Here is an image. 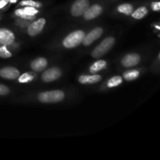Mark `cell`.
Returning a JSON list of instances; mask_svg holds the SVG:
<instances>
[{
  "label": "cell",
  "instance_id": "6da1fadb",
  "mask_svg": "<svg viewBox=\"0 0 160 160\" xmlns=\"http://www.w3.org/2000/svg\"><path fill=\"white\" fill-rule=\"evenodd\" d=\"M64 96L65 95L62 91H50L39 94L38 99L41 102L43 103H55L62 101Z\"/></svg>",
  "mask_w": 160,
  "mask_h": 160
},
{
  "label": "cell",
  "instance_id": "7a4b0ae2",
  "mask_svg": "<svg viewBox=\"0 0 160 160\" xmlns=\"http://www.w3.org/2000/svg\"><path fill=\"white\" fill-rule=\"evenodd\" d=\"M85 34L83 31H75L69 34L63 40V46L67 48H75L83 42Z\"/></svg>",
  "mask_w": 160,
  "mask_h": 160
},
{
  "label": "cell",
  "instance_id": "3957f363",
  "mask_svg": "<svg viewBox=\"0 0 160 160\" xmlns=\"http://www.w3.org/2000/svg\"><path fill=\"white\" fill-rule=\"evenodd\" d=\"M115 43V39L112 37L107 38L104 41L101 42L92 52V57L99 58L104 56L106 53H107L111 49Z\"/></svg>",
  "mask_w": 160,
  "mask_h": 160
},
{
  "label": "cell",
  "instance_id": "277c9868",
  "mask_svg": "<svg viewBox=\"0 0 160 160\" xmlns=\"http://www.w3.org/2000/svg\"><path fill=\"white\" fill-rule=\"evenodd\" d=\"M90 6L88 0H77L71 7V13L74 17H80L83 15Z\"/></svg>",
  "mask_w": 160,
  "mask_h": 160
},
{
  "label": "cell",
  "instance_id": "5b68a950",
  "mask_svg": "<svg viewBox=\"0 0 160 160\" xmlns=\"http://www.w3.org/2000/svg\"><path fill=\"white\" fill-rule=\"evenodd\" d=\"M102 7L100 5L95 4L92 5V6H89L83 15H84L85 20H90L96 18L98 16H99L102 13Z\"/></svg>",
  "mask_w": 160,
  "mask_h": 160
},
{
  "label": "cell",
  "instance_id": "8992f818",
  "mask_svg": "<svg viewBox=\"0 0 160 160\" xmlns=\"http://www.w3.org/2000/svg\"><path fill=\"white\" fill-rule=\"evenodd\" d=\"M15 36L11 31L5 28H0V45H11L14 42Z\"/></svg>",
  "mask_w": 160,
  "mask_h": 160
},
{
  "label": "cell",
  "instance_id": "52a82bcc",
  "mask_svg": "<svg viewBox=\"0 0 160 160\" xmlns=\"http://www.w3.org/2000/svg\"><path fill=\"white\" fill-rule=\"evenodd\" d=\"M0 76L8 80L17 79L20 76V71L17 68L12 67H4L0 70Z\"/></svg>",
  "mask_w": 160,
  "mask_h": 160
},
{
  "label": "cell",
  "instance_id": "ba28073f",
  "mask_svg": "<svg viewBox=\"0 0 160 160\" xmlns=\"http://www.w3.org/2000/svg\"><path fill=\"white\" fill-rule=\"evenodd\" d=\"M61 76V71L57 67H52L45 71L42 74V80L45 82H51Z\"/></svg>",
  "mask_w": 160,
  "mask_h": 160
},
{
  "label": "cell",
  "instance_id": "9c48e42d",
  "mask_svg": "<svg viewBox=\"0 0 160 160\" xmlns=\"http://www.w3.org/2000/svg\"><path fill=\"white\" fill-rule=\"evenodd\" d=\"M102 32L103 31L101 28H95L94 30H92V31H91V32H89L87 35L84 36V38L82 42L84 45H85V46L90 45L92 42H94L96 39L100 38V36L102 34Z\"/></svg>",
  "mask_w": 160,
  "mask_h": 160
},
{
  "label": "cell",
  "instance_id": "30bf717a",
  "mask_svg": "<svg viewBox=\"0 0 160 160\" xmlns=\"http://www.w3.org/2000/svg\"><path fill=\"white\" fill-rule=\"evenodd\" d=\"M45 24V19H39V20H36L35 22L31 23L29 27H28V33L29 34V35L31 36H35L38 34L42 31V30L43 29L44 26Z\"/></svg>",
  "mask_w": 160,
  "mask_h": 160
},
{
  "label": "cell",
  "instance_id": "8fae6325",
  "mask_svg": "<svg viewBox=\"0 0 160 160\" xmlns=\"http://www.w3.org/2000/svg\"><path fill=\"white\" fill-rule=\"evenodd\" d=\"M140 56L135 53H132V54H128L123 57L122 59V64L125 67H131L136 66L137 64L139 63L140 62Z\"/></svg>",
  "mask_w": 160,
  "mask_h": 160
},
{
  "label": "cell",
  "instance_id": "7c38bea8",
  "mask_svg": "<svg viewBox=\"0 0 160 160\" xmlns=\"http://www.w3.org/2000/svg\"><path fill=\"white\" fill-rule=\"evenodd\" d=\"M47 63L48 62L45 58H38L32 61L31 63V67L34 71L40 72L47 67Z\"/></svg>",
  "mask_w": 160,
  "mask_h": 160
},
{
  "label": "cell",
  "instance_id": "4fadbf2b",
  "mask_svg": "<svg viewBox=\"0 0 160 160\" xmlns=\"http://www.w3.org/2000/svg\"><path fill=\"white\" fill-rule=\"evenodd\" d=\"M102 77L99 75H82L79 78V82L81 84H95L101 81Z\"/></svg>",
  "mask_w": 160,
  "mask_h": 160
},
{
  "label": "cell",
  "instance_id": "5bb4252c",
  "mask_svg": "<svg viewBox=\"0 0 160 160\" xmlns=\"http://www.w3.org/2000/svg\"><path fill=\"white\" fill-rule=\"evenodd\" d=\"M106 66V62L105 60H98L96 61L95 62H94L92 65V67H90V72L92 73H95L97 72L100 71L101 70H102L103 68H105Z\"/></svg>",
  "mask_w": 160,
  "mask_h": 160
},
{
  "label": "cell",
  "instance_id": "9a60e30c",
  "mask_svg": "<svg viewBox=\"0 0 160 160\" xmlns=\"http://www.w3.org/2000/svg\"><path fill=\"white\" fill-rule=\"evenodd\" d=\"M148 13V9L145 6H142V7L138 8V9H136L135 11H133L132 17L135 19H142L144 17L146 16V14Z\"/></svg>",
  "mask_w": 160,
  "mask_h": 160
},
{
  "label": "cell",
  "instance_id": "2e32d148",
  "mask_svg": "<svg viewBox=\"0 0 160 160\" xmlns=\"http://www.w3.org/2000/svg\"><path fill=\"white\" fill-rule=\"evenodd\" d=\"M117 10L120 12H122V13L126 14V15H131L133 11H134V8L131 4L125 3V4H122L119 6L118 8H117Z\"/></svg>",
  "mask_w": 160,
  "mask_h": 160
},
{
  "label": "cell",
  "instance_id": "e0dca14e",
  "mask_svg": "<svg viewBox=\"0 0 160 160\" xmlns=\"http://www.w3.org/2000/svg\"><path fill=\"white\" fill-rule=\"evenodd\" d=\"M139 76L138 70H130L123 73V78L127 81H133L135 80Z\"/></svg>",
  "mask_w": 160,
  "mask_h": 160
},
{
  "label": "cell",
  "instance_id": "ac0fdd59",
  "mask_svg": "<svg viewBox=\"0 0 160 160\" xmlns=\"http://www.w3.org/2000/svg\"><path fill=\"white\" fill-rule=\"evenodd\" d=\"M123 81V79H122L121 77L120 76H116L112 78L111 79L109 80L108 81V87L109 88H113V87H117V86L120 85V84Z\"/></svg>",
  "mask_w": 160,
  "mask_h": 160
},
{
  "label": "cell",
  "instance_id": "d6986e66",
  "mask_svg": "<svg viewBox=\"0 0 160 160\" xmlns=\"http://www.w3.org/2000/svg\"><path fill=\"white\" fill-rule=\"evenodd\" d=\"M20 6H33V7L39 8L42 6V3L34 1V0H23L20 2Z\"/></svg>",
  "mask_w": 160,
  "mask_h": 160
},
{
  "label": "cell",
  "instance_id": "ffe728a7",
  "mask_svg": "<svg viewBox=\"0 0 160 160\" xmlns=\"http://www.w3.org/2000/svg\"><path fill=\"white\" fill-rule=\"evenodd\" d=\"M34 78L32 74H31L30 73H25L23 74H22L21 76L19 77V82L20 83H27L31 81Z\"/></svg>",
  "mask_w": 160,
  "mask_h": 160
},
{
  "label": "cell",
  "instance_id": "44dd1931",
  "mask_svg": "<svg viewBox=\"0 0 160 160\" xmlns=\"http://www.w3.org/2000/svg\"><path fill=\"white\" fill-rule=\"evenodd\" d=\"M11 56H12V54L8 51L6 45H3V46L0 47V57L6 59V58L11 57Z\"/></svg>",
  "mask_w": 160,
  "mask_h": 160
},
{
  "label": "cell",
  "instance_id": "7402d4cb",
  "mask_svg": "<svg viewBox=\"0 0 160 160\" xmlns=\"http://www.w3.org/2000/svg\"><path fill=\"white\" fill-rule=\"evenodd\" d=\"M23 10L25 13L29 16H34L38 12V10L36 9L35 7H33V6H26Z\"/></svg>",
  "mask_w": 160,
  "mask_h": 160
},
{
  "label": "cell",
  "instance_id": "603a6c76",
  "mask_svg": "<svg viewBox=\"0 0 160 160\" xmlns=\"http://www.w3.org/2000/svg\"><path fill=\"white\" fill-rule=\"evenodd\" d=\"M15 13H16V15H17V16H18V17H21V18H23V19L31 20V19L34 18V16H29V15H28V14L25 13V12H23V9H17V10H16Z\"/></svg>",
  "mask_w": 160,
  "mask_h": 160
},
{
  "label": "cell",
  "instance_id": "cb8c5ba5",
  "mask_svg": "<svg viewBox=\"0 0 160 160\" xmlns=\"http://www.w3.org/2000/svg\"><path fill=\"white\" fill-rule=\"evenodd\" d=\"M9 90L6 86L0 84V95H6L9 94Z\"/></svg>",
  "mask_w": 160,
  "mask_h": 160
},
{
  "label": "cell",
  "instance_id": "d4e9b609",
  "mask_svg": "<svg viewBox=\"0 0 160 160\" xmlns=\"http://www.w3.org/2000/svg\"><path fill=\"white\" fill-rule=\"evenodd\" d=\"M152 9L154 11H159L160 9L159 2H154L152 3Z\"/></svg>",
  "mask_w": 160,
  "mask_h": 160
},
{
  "label": "cell",
  "instance_id": "484cf974",
  "mask_svg": "<svg viewBox=\"0 0 160 160\" xmlns=\"http://www.w3.org/2000/svg\"><path fill=\"white\" fill-rule=\"evenodd\" d=\"M7 4H8V3H6V2L0 1V9H2V8H4L5 6H6Z\"/></svg>",
  "mask_w": 160,
  "mask_h": 160
},
{
  "label": "cell",
  "instance_id": "4316f807",
  "mask_svg": "<svg viewBox=\"0 0 160 160\" xmlns=\"http://www.w3.org/2000/svg\"><path fill=\"white\" fill-rule=\"evenodd\" d=\"M17 0H9V2H10L11 3H15V2H17Z\"/></svg>",
  "mask_w": 160,
  "mask_h": 160
},
{
  "label": "cell",
  "instance_id": "83f0119b",
  "mask_svg": "<svg viewBox=\"0 0 160 160\" xmlns=\"http://www.w3.org/2000/svg\"><path fill=\"white\" fill-rule=\"evenodd\" d=\"M0 1H3V2H6V3H8L9 2V0H0Z\"/></svg>",
  "mask_w": 160,
  "mask_h": 160
},
{
  "label": "cell",
  "instance_id": "f1b7e54d",
  "mask_svg": "<svg viewBox=\"0 0 160 160\" xmlns=\"http://www.w3.org/2000/svg\"><path fill=\"white\" fill-rule=\"evenodd\" d=\"M156 28H157V29H158V30H159V26H156Z\"/></svg>",
  "mask_w": 160,
  "mask_h": 160
}]
</instances>
